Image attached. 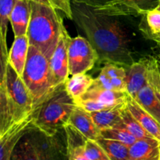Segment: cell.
Wrapping results in <instances>:
<instances>
[{"label":"cell","mask_w":160,"mask_h":160,"mask_svg":"<svg viewBox=\"0 0 160 160\" xmlns=\"http://www.w3.org/2000/svg\"><path fill=\"white\" fill-rule=\"evenodd\" d=\"M6 91L12 123L33 113L34 109L31 93L21 77L9 63L6 69Z\"/></svg>","instance_id":"obj_5"},{"label":"cell","mask_w":160,"mask_h":160,"mask_svg":"<svg viewBox=\"0 0 160 160\" xmlns=\"http://www.w3.org/2000/svg\"><path fill=\"white\" fill-rule=\"evenodd\" d=\"M102 70L105 72L111 78L116 90L127 92V70L125 67L117 65V64L107 62L104 66V67L102 69Z\"/></svg>","instance_id":"obj_23"},{"label":"cell","mask_w":160,"mask_h":160,"mask_svg":"<svg viewBox=\"0 0 160 160\" xmlns=\"http://www.w3.org/2000/svg\"><path fill=\"white\" fill-rule=\"evenodd\" d=\"M76 103L67 92L64 84L36 108L32 113V124L48 135H54L68 124Z\"/></svg>","instance_id":"obj_3"},{"label":"cell","mask_w":160,"mask_h":160,"mask_svg":"<svg viewBox=\"0 0 160 160\" xmlns=\"http://www.w3.org/2000/svg\"><path fill=\"white\" fill-rule=\"evenodd\" d=\"M84 153L89 160H110L104 148L95 140L86 139Z\"/></svg>","instance_id":"obj_27"},{"label":"cell","mask_w":160,"mask_h":160,"mask_svg":"<svg viewBox=\"0 0 160 160\" xmlns=\"http://www.w3.org/2000/svg\"><path fill=\"white\" fill-rule=\"evenodd\" d=\"M75 4L84 5L90 8H96L104 4L107 0H73Z\"/></svg>","instance_id":"obj_32"},{"label":"cell","mask_w":160,"mask_h":160,"mask_svg":"<svg viewBox=\"0 0 160 160\" xmlns=\"http://www.w3.org/2000/svg\"><path fill=\"white\" fill-rule=\"evenodd\" d=\"M125 106H126V102L117 105V106L104 109V110L91 112L97 128L100 131L106 129V128H124L121 112Z\"/></svg>","instance_id":"obj_17"},{"label":"cell","mask_w":160,"mask_h":160,"mask_svg":"<svg viewBox=\"0 0 160 160\" xmlns=\"http://www.w3.org/2000/svg\"><path fill=\"white\" fill-rule=\"evenodd\" d=\"M134 98L160 123V101L149 83H147Z\"/></svg>","instance_id":"obj_19"},{"label":"cell","mask_w":160,"mask_h":160,"mask_svg":"<svg viewBox=\"0 0 160 160\" xmlns=\"http://www.w3.org/2000/svg\"><path fill=\"white\" fill-rule=\"evenodd\" d=\"M70 38L71 37L69 35V33L63 24L56 49L49 59L50 67L59 84H64L70 76L68 46Z\"/></svg>","instance_id":"obj_8"},{"label":"cell","mask_w":160,"mask_h":160,"mask_svg":"<svg viewBox=\"0 0 160 160\" xmlns=\"http://www.w3.org/2000/svg\"><path fill=\"white\" fill-rule=\"evenodd\" d=\"M57 9L51 6L31 2V15L27 36L30 45L35 47L49 61L59 42L63 25Z\"/></svg>","instance_id":"obj_2"},{"label":"cell","mask_w":160,"mask_h":160,"mask_svg":"<svg viewBox=\"0 0 160 160\" xmlns=\"http://www.w3.org/2000/svg\"><path fill=\"white\" fill-rule=\"evenodd\" d=\"M11 160H39L35 145L30 134V130L16 145L12 153Z\"/></svg>","instance_id":"obj_20"},{"label":"cell","mask_w":160,"mask_h":160,"mask_svg":"<svg viewBox=\"0 0 160 160\" xmlns=\"http://www.w3.org/2000/svg\"><path fill=\"white\" fill-rule=\"evenodd\" d=\"M29 1L34 2L40 3V4L46 5V6H52V3H51V2H50V0H29ZM52 7H53V6H52Z\"/></svg>","instance_id":"obj_33"},{"label":"cell","mask_w":160,"mask_h":160,"mask_svg":"<svg viewBox=\"0 0 160 160\" xmlns=\"http://www.w3.org/2000/svg\"><path fill=\"white\" fill-rule=\"evenodd\" d=\"M122 120L124 128L137 139L146 138H153L145 130V128L141 125L138 120L133 116L131 111L128 109V106H124L121 112Z\"/></svg>","instance_id":"obj_22"},{"label":"cell","mask_w":160,"mask_h":160,"mask_svg":"<svg viewBox=\"0 0 160 160\" xmlns=\"http://www.w3.org/2000/svg\"><path fill=\"white\" fill-rule=\"evenodd\" d=\"M126 70L127 92L130 96L134 98L148 83V58L134 62Z\"/></svg>","instance_id":"obj_10"},{"label":"cell","mask_w":160,"mask_h":160,"mask_svg":"<svg viewBox=\"0 0 160 160\" xmlns=\"http://www.w3.org/2000/svg\"><path fill=\"white\" fill-rule=\"evenodd\" d=\"M9 63V52L6 45V36L0 31V84L6 86V69Z\"/></svg>","instance_id":"obj_29"},{"label":"cell","mask_w":160,"mask_h":160,"mask_svg":"<svg viewBox=\"0 0 160 160\" xmlns=\"http://www.w3.org/2000/svg\"><path fill=\"white\" fill-rule=\"evenodd\" d=\"M17 0H0V31L6 36L8 23Z\"/></svg>","instance_id":"obj_28"},{"label":"cell","mask_w":160,"mask_h":160,"mask_svg":"<svg viewBox=\"0 0 160 160\" xmlns=\"http://www.w3.org/2000/svg\"><path fill=\"white\" fill-rule=\"evenodd\" d=\"M100 138L117 141L131 146L138 140L125 128H106L100 131Z\"/></svg>","instance_id":"obj_24"},{"label":"cell","mask_w":160,"mask_h":160,"mask_svg":"<svg viewBox=\"0 0 160 160\" xmlns=\"http://www.w3.org/2000/svg\"><path fill=\"white\" fill-rule=\"evenodd\" d=\"M29 47L28 36H19L15 37L9 52V64L21 78L28 59Z\"/></svg>","instance_id":"obj_15"},{"label":"cell","mask_w":160,"mask_h":160,"mask_svg":"<svg viewBox=\"0 0 160 160\" xmlns=\"http://www.w3.org/2000/svg\"><path fill=\"white\" fill-rule=\"evenodd\" d=\"M12 124L6 86L0 84V135Z\"/></svg>","instance_id":"obj_26"},{"label":"cell","mask_w":160,"mask_h":160,"mask_svg":"<svg viewBox=\"0 0 160 160\" xmlns=\"http://www.w3.org/2000/svg\"><path fill=\"white\" fill-rule=\"evenodd\" d=\"M127 106L134 117L138 120L145 131L160 142V123L145 110L134 98L128 95Z\"/></svg>","instance_id":"obj_13"},{"label":"cell","mask_w":160,"mask_h":160,"mask_svg":"<svg viewBox=\"0 0 160 160\" xmlns=\"http://www.w3.org/2000/svg\"><path fill=\"white\" fill-rule=\"evenodd\" d=\"M68 124L74 128L86 139L97 141L100 138V130L97 128L91 112L77 105L70 116Z\"/></svg>","instance_id":"obj_11"},{"label":"cell","mask_w":160,"mask_h":160,"mask_svg":"<svg viewBox=\"0 0 160 160\" xmlns=\"http://www.w3.org/2000/svg\"><path fill=\"white\" fill-rule=\"evenodd\" d=\"M152 40L154 41L155 42H156V43L160 45V38H153V39H152Z\"/></svg>","instance_id":"obj_34"},{"label":"cell","mask_w":160,"mask_h":160,"mask_svg":"<svg viewBox=\"0 0 160 160\" xmlns=\"http://www.w3.org/2000/svg\"><path fill=\"white\" fill-rule=\"evenodd\" d=\"M156 9H157V10H159V12H160V3H159V6H157V8H156Z\"/></svg>","instance_id":"obj_35"},{"label":"cell","mask_w":160,"mask_h":160,"mask_svg":"<svg viewBox=\"0 0 160 160\" xmlns=\"http://www.w3.org/2000/svg\"><path fill=\"white\" fill-rule=\"evenodd\" d=\"M32 114L18 122L12 123L0 135V160H11L16 145L32 127Z\"/></svg>","instance_id":"obj_9"},{"label":"cell","mask_w":160,"mask_h":160,"mask_svg":"<svg viewBox=\"0 0 160 160\" xmlns=\"http://www.w3.org/2000/svg\"><path fill=\"white\" fill-rule=\"evenodd\" d=\"M145 22L147 28H144L143 31L150 39L160 38V12L157 9H152L145 14Z\"/></svg>","instance_id":"obj_25"},{"label":"cell","mask_w":160,"mask_h":160,"mask_svg":"<svg viewBox=\"0 0 160 160\" xmlns=\"http://www.w3.org/2000/svg\"><path fill=\"white\" fill-rule=\"evenodd\" d=\"M97 142L104 148L110 160H128L129 147L117 141L99 138Z\"/></svg>","instance_id":"obj_21"},{"label":"cell","mask_w":160,"mask_h":160,"mask_svg":"<svg viewBox=\"0 0 160 160\" xmlns=\"http://www.w3.org/2000/svg\"><path fill=\"white\" fill-rule=\"evenodd\" d=\"M159 160H160V153H159Z\"/></svg>","instance_id":"obj_36"},{"label":"cell","mask_w":160,"mask_h":160,"mask_svg":"<svg viewBox=\"0 0 160 160\" xmlns=\"http://www.w3.org/2000/svg\"><path fill=\"white\" fill-rule=\"evenodd\" d=\"M70 75L86 73L99 60V56L88 39L81 36L70 38L68 46Z\"/></svg>","instance_id":"obj_6"},{"label":"cell","mask_w":160,"mask_h":160,"mask_svg":"<svg viewBox=\"0 0 160 160\" xmlns=\"http://www.w3.org/2000/svg\"><path fill=\"white\" fill-rule=\"evenodd\" d=\"M128 95V94L127 92L108 90L102 88L91 86L88 91L80 99L95 100L109 107H113L117 105L126 102Z\"/></svg>","instance_id":"obj_16"},{"label":"cell","mask_w":160,"mask_h":160,"mask_svg":"<svg viewBox=\"0 0 160 160\" xmlns=\"http://www.w3.org/2000/svg\"><path fill=\"white\" fill-rule=\"evenodd\" d=\"M31 15V2L17 0L9 17L15 37L27 35Z\"/></svg>","instance_id":"obj_12"},{"label":"cell","mask_w":160,"mask_h":160,"mask_svg":"<svg viewBox=\"0 0 160 160\" xmlns=\"http://www.w3.org/2000/svg\"><path fill=\"white\" fill-rule=\"evenodd\" d=\"M160 142L154 138L138 139L129 147L128 160H159Z\"/></svg>","instance_id":"obj_14"},{"label":"cell","mask_w":160,"mask_h":160,"mask_svg":"<svg viewBox=\"0 0 160 160\" xmlns=\"http://www.w3.org/2000/svg\"><path fill=\"white\" fill-rule=\"evenodd\" d=\"M94 78L87 73H78L72 75L71 78L64 83V86L69 95L74 102L80 99L92 85Z\"/></svg>","instance_id":"obj_18"},{"label":"cell","mask_w":160,"mask_h":160,"mask_svg":"<svg viewBox=\"0 0 160 160\" xmlns=\"http://www.w3.org/2000/svg\"><path fill=\"white\" fill-rule=\"evenodd\" d=\"M73 20L85 33L98 52L99 61L128 68L135 61L131 39L117 17L97 13L84 5H75Z\"/></svg>","instance_id":"obj_1"},{"label":"cell","mask_w":160,"mask_h":160,"mask_svg":"<svg viewBox=\"0 0 160 160\" xmlns=\"http://www.w3.org/2000/svg\"><path fill=\"white\" fill-rule=\"evenodd\" d=\"M22 79L32 97L34 109L43 103L60 85L55 78L49 61L32 45L29 47Z\"/></svg>","instance_id":"obj_4"},{"label":"cell","mask_w":160,"mask_h":160,"mask_svg":"<svg viewBox=\"0 0 160 160\" xmlns=\"http://www.w3.org/2000/svg\"><path fill=\"white\" fill-rule=\"evenodd\" d=\"M53 7L60 10L70 20H73V10L70 4V0H50Z\"/></svg>","instance_id":"obj_31"},{"label":"cell","mask_w":160,"mask_h":160,"mask_svg":"<svg viewBox=\"0 0 160 160\" xmlns=\"http://www.w3.org/2000/svg\"><path fill=\"white\" fill-rule=\"evenodd\" d=\"M160 0H107L102 6L92 8L94 12L110 17L145 15L157 8Z\"/></svg>","instance_id":"obj_7"},{"label":"cell","mask_w":160,"mask_h":160,"mask_svg":"<svg viewBox=\"0 0 160 160\" xmlns=\"http://www.w3.org/2000/svg\"><path fill=\"white\" fill-rule=\"evenodd\" d=\"M75 103H76L77 106H80V107H81L84 110L88 111L89 112H98V111H102L111 108L109 106H106V105L99 102L91 99H80Z\"/></svg>","instance_id":"obj_30"}]
</instances>
